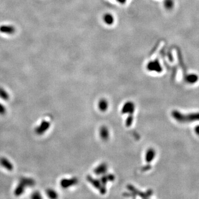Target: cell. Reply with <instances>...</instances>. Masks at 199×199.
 <instances>
[{
	"label": "cell",
	"mask_w": 199,
	"mask_h": 199,
	"mask_svg": "<svg viewBox=\"0 0 199 199\" xmlns=\"http://www.w3.org/2000/svg\"><path fill=\"white\" fill-rule=\"evenodd\" d=\"M148 69L150 71H156V72H160L162 71V68L160 67V64L158 62L153 61L150 63L148 65Z\"/></svg>",
	"instance_id": "obj_9"
},
{
	"label": "cell",
	"mask_w": 199,
	"mask_h": 199,
	"mask_svg": "<svg viewBox=\"0 0 199 199\" xmlns=\"http://www.w3.org/2000/svg\"><path fill=\"white\" fill-rule=\"evenodd\" d=\"M46 194L51 199H55L58 197L57 192L52 189H47Z\"/></svg>",
	"instance_id": "obj_16"
},
{
	"label": "cell",
	"mask_w": 199,
	"mask_h": 199,
	"mask_svg": "<svg viewBox=\"0 0 199 199\" xmlns=\"http://www.w3.org/2000/svg\"><path fill=\"white\" fill-rule=\"evenodd\" d=\"M108 107V104L106 100L101 99L99 102V108L101 111L105 112Z\"/></svg>",
	"instance_id": "obj_12"
},
{
	"label": "cell",
	"mask_w": 199,
	"mask_h": 199,
	"mask_svg": "<svg viewBox=\"0 0 199 199\" xmlns=\"http://www.w3.org/2000/svg\"><path fill=\"white\" fill-rule=\"evenodd\" d=\"M135 107L134 103L132 102H127L124 104L122 108V113L123 114H128L130 115L133 114Z\"/></svg>",
	"instance_id": "obj_3"
},
{
	"label": "cell",
	"mask_w": 199,
	"mask_h": 199,
	"mask_svg": "<svg viewBox=\"0 0 199 199\" xmlns=\"http://www.w3.org/2000/svg\"><path fill=\"white\" fill-rule=\"evenodd\" d=\"M20 183L25 186H33L35 185V181L31 178H22L20 179Z\"/></svg>",
	"instance_id": "obj_8"
},
{
	"label": "cell",
	"mask_w": 199,
	"mask_h": 199,
	"mask_svg": "<svg viewBox=\"0 0 199 199\" xmlns=\"http://www.w3.org/2000/svg\"><path fill=\"white\" fill-rule=\"evenodd\" d=\"M32 199H40V198H42V196L39 192H36L32 194Z\"/></svg>",
	"instance_id": "obj_20"
},
{
	"label": "cell",
	"mask_w": 199,
	"mask_h": 199,
	"mask_svg": "<svg viewBox=\"0 0 199 199\" xmlns=\"http://www.w3.org/2000/svg\"><path fill=\"white\" fill-rule=\"evenodd\" d=\"M15 32V28L11 25H2L0 26V32L7 34H12Z\"/></svg>",
	"instance_id": "obj_5"
},
{
	"label": "cell",
	"mask_w": 199,
	"mask_h": 199,
	"mask_svg": "<svg viewBox=\"0 0 199 199\" xmlns=\"http://www.w3.org/2000/svg\"><path fill=\"white\" fill-rule=\"evenodd\" d=\"M6 109L5 107H4L2 104L0 103V114L3 115L4 114H6Z\"/></svg>",
	"instance_id": "obj_19"
},
{
	"label": "cell",
	"mask_w": 199,
	"mask_h": 199,
	"mask_svg": "<svg viewBox=\"0 0 199 199\" xmlns=\"http://www.w3.org/2000/svg\"><path fill=\"white\" fill-rule=\"evenodd\" d=\"M0 164L1 166H2L8 171H12L13 169V166L12 164L11 163V162L6 158L2 157L0 158Z\"/></svg>",
	"instance_id": "obj_6"
},
{
	"label": "cell",
	"mask_w": 199,
	"mask_h": 199,
	"mask_svg": "<svg viewBox=\"0 0 199 199\" xmlns=\"http://www.w3.org/2000/svg\"><path fill=\"white\" fill-rule=\"evenodd\" d=\"M77 183H78V180L76 178L64 179L61 180V185L63 188H68L70 186L76 184Z\"/></svg>",
	"instance_id": "obj_4"
},
{
	"label": "cell",
	"mask_w": 199,
	"mask_h": 199,
	"mask_svg": "<svg viewBox=\"0 0 199 199\" xmlns=\"http://www.w3.org/2000/svg\"><path fill=\"white\" fill-rule=\"evenodd\" d=\"M171 116L176 121L180 123H184L199 121V112L184 114L179 111L174 110L171 112Z\"/></svg>",
	"instance_id": "obj_1"
},
{
	"label": "cell",
	"mask_w": 199,
	"mask_h": 199,
	"mask_svg": "<svg viewBox=\"0 0 199 199\" xmlns=\"http://www.w3.org/2000/svg\"><path fill=\"white\" fill-rule=\"evenodd\" d=\"M198 79H199V78L196 75H188L187 76H186L185 80L189 84H194V83H195V82H198Z\"/></svg>",
	"instance_id": "obj_11"
},
{
	"label": "cell",
	"mask_w": 199,
	"mask_h": 199,
	"mask_svg": "<svg viewBox=\"0 0 199 199\" xmlns=\"http://www.w3.org/2000/svg\"><path fill=\"white\" fill-rule=\"evenodd\" d=\"M50 123L49 121L44 120L42 121L39 126L35 129L36 133L38 135H42L49 128Z\"/></svg>",
	"instance_id": "obj_2"
},
{
	"label": "cell",
	"mask_w": 199,
	"mask_h": 199,
	"mask_svg": "<svg viewBox=\"0 0 199 199\" xmlns=\"http://www.w3.org/2000/svg\"><path fill=\"white\" fill-rule=\"evenodd\" d=\"M0 97L4 100H7L9 99V95L4 89L0 88Z\"/></svg>",
	"instance_id": "obj_15"
},
{
	"label": "cell",
	"mask_w": 199,
	"mask_h": 199,
	"mask_svg": "<svg viewBox=\"0 0 199 199\" xmlns=\"http://www.w3.org/2000/svg\"><path fill=\"white\" fill-rule=\"evenodd\" d=\"M194 131L195 132L196 134L199 135V125L196 126L195 128L194 129Z\"/></svg>",
	"instance_id": "obj_21"
},
{
	"label": "cell",
	"mask_w": 199,
	"mask_h": 199,
	"mask_svg": "<svg viewBox=\"0 0 199 199\" xmlns=\"http://www.w3.org/2000/svg\"><path fill=\"white\" fill-rule=\"evenodd\" d=\"M100 135L101 138L103 140L106 141L109 138V132L107 127L103 126L101 127L100 131Z\"/></svg>",
	"instance_id": "obj_10"
},
{
	"label": "cell",
	"mask_w": 199,
	"mask_h": 199,
	"mask_svg": "<svg viewBox=\"0 0 199 199\" xmlns=\"http://www.w3.org/2000/svg\"><path fill=\"white\" fill-rule=\"evenodd\" d=\"M156 156V152L152 148L149 149L146 154V160L147 163H150L153 161Z\"/></svg>",
	"instance_id": "obj_7"
},
{
	"label": "cell",
	"mask_w": 199,
	"mask_h": 199,
	"mask_svg": "<svg viewBox=\"0 0 199 199\" xmlns=\"http://www.w3.org/2000/svg\"><path fill=\"white\" fill-rule=\"evenodd\" d=\"M25 186L23 185L22 183H19V184L17 185L16 188L14 190V195L16 196H19L23 194L25 191Z\"/></svg>",
	"instance_id": "obj_14"
},
{
	"label": "cell",
	"mask_w": 199,
	"mask_h": 199,
	"mask_svg": "<svg viewBox=\"0 0 199 199\" xmlns=\"http://www.w3.org/2000/svg\"><path fill=\"white\" fill-rule=\"evenodd\" d=\"M104 19H105V22L109 25L112 24L114 22V18L110 14H106L104 17Z\"/></svg>",
	"instance_id": "obj_17"
},
{
	"label": "cell",
	"mask_w": 199,
	"mask_h": 199,
	"mask_svg": "<svg viewBox=\"0 0 199 199\" xmlns=\"http://www.w3.org/2000/svg\"><path fill=\"white\" fill-rule=\"evenodd\" d=\"M133 115H130L128 116L127 118V120H126V124L127 127H129L131 126L132 125V123L133 122Z\"/></svg>",
	"instance_id": "obj_18"
},
{
	"label": "cell",
	"mask_w": 199,
	"mask_h": 199,
	"mask_svg": "<svg viewBox=\"0 0 199 199\" xmlns=\"http://www.w3.org/2000/svg\"><path fill=\"white\" fill-rule=\"evenodd\" d=\"M107 171V165L105 164H102L100 165L98 167L96 168L95 170V173L97 175L105 173V172Z\"/></svg>",
	"instance_id": "obj_13"
}]
</instances>
